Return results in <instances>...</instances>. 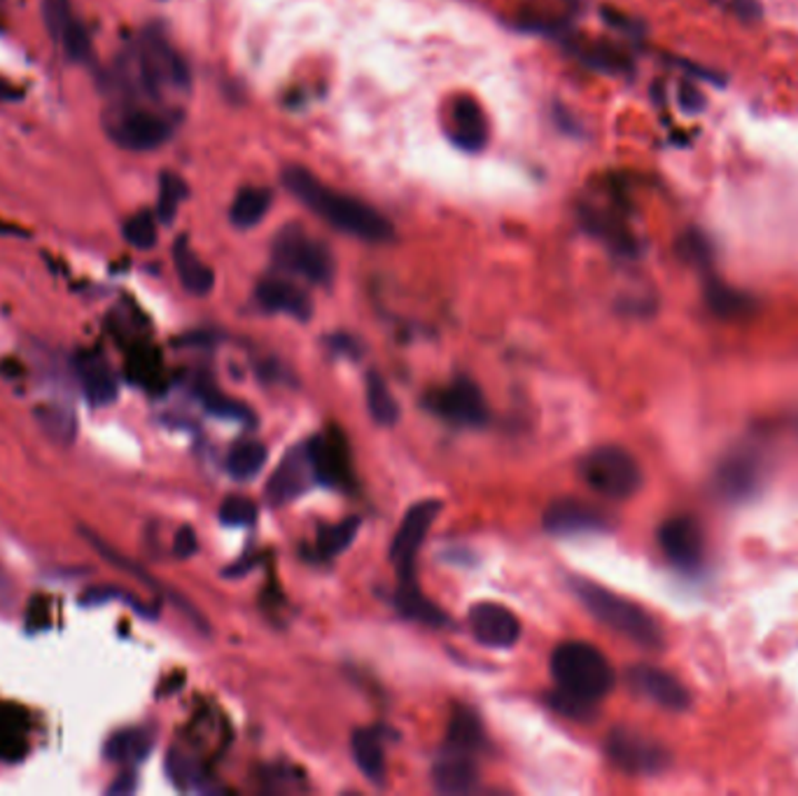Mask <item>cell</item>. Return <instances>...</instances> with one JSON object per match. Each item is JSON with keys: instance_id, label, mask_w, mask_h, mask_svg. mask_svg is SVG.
I'll use <instances>...</instances> for the list:
<instances>
[{"instance_id": "obj_39", "label": "cell", "mask_w": 798, "mask_h": 796, "mask_svg": "<svg viewBox=\"0 0 798 796\" xmlns=\"http://www.w3.org/2000/svg\"><path fill=\"white\" fill-rule=\"evenodd\" d=\"M201 400H203L208 411H213L218 416H225V418H250V411L243 405L229 400V397L220 395L216 388H206L201 392Z\"/></svg>"}, {"instance_id": "obj_3", "label": "cell", "mask_w": 798, "mask_h": 796, "mask_svg": "<svg viewBox=\"0 0 798 796\" xmlns=\"http://www.w3.org/2000/svg\"><path fill=\"white\" fill-rule=\"evenodd\" d=\"M551 675L558 689L598 704L615 687V670L591 643L570 640L551 654Z\"/></svg>"}, {"instance_id": "obj_2", "label": "cell", "mask_w": 798, "mask_h": 796, "mask_svg": "<svg viewBox=\"0 0 798 796\" xmlns=\"http://www.w3.org/2000/svg\"><path fill=\"white\" fill-rule=\"evenodd\" d=\"M570 584L575 596L581 600L586 610H589L600 624L612 628L615 634L645 649H659L664 645V630L659 621H656L638 603L609 591L586 577H572Z\"/></svg>"}, {"instance_id": "obj_5", "label": "cell", "mask_w": 798, "mask_h": 796, "mask_svg": "<svg viewBox=\"0 0 798 796\" xmlns=\"http://www.w3.org/2000/svg\"><path fill=\"white\" fill-rule=\"evenodd\" d=\"M579 475L586 486L609 500H628L642 486L638 460L615 444H605L586 454L579 462Z\"/></svg>"}, {"instance_id": "obj_17", "label": "cell", "mask_w": 798, "mask_h": 796, "mask_svg": "<svg viewBox=\"0 0 798 796\" xmlns=\"http://www.w3.org/2000/svg\"><path fill=\"white\" fill-rule=\"evenodd\" d=\"M435 787L443 794H465L475 789L479 780V768L475 755L462 753L458 747L443 745L432 768Z\"/></svg>"}, {"instance_id": "obj_12", "label": "cell", "mask_w": 798, "mask_h": 796, "mask_svg": "<svg viewBox=\"0 0 798 796\" xmlns=\"http://www.w3.org/2000/svg\"><path fill=\"white\" fill-rule=\"evenodd\" d=\"M659 545L670 564L685 573H694L706 558V533L691 517H672L659 528Z\"/></svg>"}, {"instance_id": "obj_34", "label": "cell", "mask_w": 798, "mask_h": 796, "mask_svg": "<svg viewBox=\"0 0 798 796\" xmlns=\"http://www.w3.org/2000/svg\"><path fill=\"white\" fill-rule=\"evenodd\" d=\"M124 239L138 248V250H150L157 243V220L148 210H140V213L131 216L124 225Z\"/></svg>"}, {"instance_id": "obj_25", "label": "cell", "mask_w": 798, "mask_h": 796, "mask_svg": "<svg viewBox=\"0 0 798 796\" xmlns=\"http://www.w3.org/2000/svg\"><path fill=\"white\" fill-rule=\"evenodd\" d=\"M154 745V736L148 729H122L108 738L106 743V759L114 764H140Z\"/></svg>"}, {"instance_id": "obj_32", "label": "cell", "mask_w": 798, "mask_h": 796, "mask_svg": "<svg viewBox=\"0 0 798 796\" xmlns=\"http://www.w3.org/2000/svg\"><path fill=\"white\" fill-rule=\"evenodd\" d=\"M40 418V426L54 441H70L76 437V414L61 407H42L36 414Z\"/></svg>"}, {"instance_id": "obj_11", "label": "cell", "mask_w": 798, "mask_h": 796, "mask_svg": "<svg viewBox=\"0 0 798 796\" xmlns=\"http://www.w3.org/2000/svg\"><path fill=\"white\" fill-rule=\"evenodd\" d=\"M42 21L50 38L61 47V52L76 63L91 59V40L87 29L73 12L70 0H40Z\"/></svg>"}, {"instance_id": "obj_35", "label": "cell", "mask_w": 798, "mask_h": 796, "mask_svg": "<svg viewBox=\"0 0 798 796\" xmlns=\"http://www.w3.org/2000/svg\"><path fill=\"white\" fill-rule=\"evenodd\" d=\"M167 770H169L171 780H173L178 787H182V789L194 787V785H199V783L203 780L201 766H199L192 757H187V755L180 753V750H171L169 762H167Z\"/></svg>"}, {"instance_id": "obj_23", "label": "cell", "mask_w": 798, "mask_h": 796, "mask_svg": "<svg viewBox=\"0 0 798 796\" xmlns=\"http://www.w3.org/2000/svg\"><path fill=\"white\" fill-rule=\"evenodd\" d=\"M353 757L358 768L367 776L369 783H386V750L383 736L377 729H360L353 736Z\"/></svg>"}, {"instance_id": "obj_9", "label": "cell", "mask_w": 798, "mask_h": 796, "mask_svg": "<svg viewBox=\"0 0 798 796\" xmlns=\"http://www.w3.org/2000/svg\"><path fill=\"white\" fill-rule=\"evenodd\" d=\"M607 755L626 774L649 776L659 774L668 764V753L661 743L632 729H615L607 738Z\"/></svg>"}, {"instance_id": "obj_4", "label": "cell", "mask_w": 798, "mask_h": 796, "mask_svg": "<svg viewBox=\"0 0 798 796\" xmlns=\"http://www.w3.org/2000/svg\"><path fill=\"white\" fill-rule=\"evenodd\" d=\"M120 78L143 89L152 99H159L163 89L190 87V73H187L184 61L157 31H146L140 36L129 59V68Z\"/></svg>"}, {"instance_id": "obj_26", "label": "cell", "mask_w": 798, "mask_h": 796, "mask_svg": "<svg viewBox=\"0 0 798 796\" xmlns=\"http://www.w3.org/2000/svg\"><path fill=\"white\" fill-rule=\"evenodd\" d=\"M271 208V192L265 187H243L229 206V220L239 229H252L265 220Z\"/></svg>"}, {"instance_id": "obj_36", "label": "cell", "mask_w": 798, "mask_h": 796, "mask_svg": "<svg viewBox=\"0 0 798 796\" xmlns=\"http://www.w3.org/2000/svg\"><path fill=\"white\" fill-rule=\"evenodd\" d=\"M549 704H551V708H556L560 715H566V717H570V719H579V722H589V719H593L596 713H598V710H596L598 704H593V700H583V698L572 696V694L562 691V689H558V691H553V694L549 696Z\"/></svg>"}, {"instance_id": "obj_15", "label": "cell", "mask_w": 798, "mask_h": 796, "mask_svg": "<svg viewBox=\"0 0 798 796\" xmlns=\"http://www.w3.org/2000/svg\"><path fill=\"white\" fill-rule=\"evenodd\" d=\"M469 626L481 645L496 649L516 645L521 636L519 619L500 603H477L469 610Z\"/></svg>"}, {"instance_id": "obj_33", "label": "cell", "mask_w": 798, "mask_h": 796, "mask_svg": "<svg viewBox=\"0 0 798 796\" xmlns=\"http://www.w3.org/2000/svg\"><path fill=\"white\" fill-rule=\"evenodd\" d=\"M710 307L715 314L724 316V318H736V316H745L749 309H752V299L747 295L724 288V286H712L708 292Z\"/></svg>"}, {"instance_id": "obj_8", "label": "cell", "mask_w": 798, "mask_h": 796, "mask_svg": "<svg viewBox=\"0 0 798 796\" xmlns=\"http://www.w3.org/2000/svg\"><path fill=\"white\" fill-rule=\"evenodd\" d=\"M426 407L446 424L460 428H481L490 418L483 392L467 377H456L449 386L432 390L426 397Z\"/></svg>"}, {"instance_id": "obj_19", "label": "cell", "mask_w": 798, "mask_h": 796, "mask_svg": "<svg viewBox=\"0 0 798 796\" xmlns=\"http://www.w3.org/2000/svg\"><path fill=\"white\" fill-rule=\"evenodd\" d=\"M449 131L453 143L465 152H479L488 143V120L472 97H458L451 106Z\"/></svg>"}, {"instance_id": "obj_16", "label": "cell", "mask_w": 798, "mask_h": 796, "mask_svg": "<svg viewBox=\"0 0 798 796\" xmlns=\"http://www.w3.org/2000/svg\"><path fill=\"white\" fill-rule=\"evenodd\" d=\"M607 526V517L593 505H586L575 498L553 500L545 511V528L551 535H577L602 530Z\"/></svg>"}, {"instance_id": "obj_21", "label": "cell", "mask_w": 798, "mask_h": 796, "mask_svg": "<svg viewBox=\"0 0 798 796\" xmlns=\"http://www.w3.org/2000/svg\"><path fill=\"white\" fill-rule=\"evenodd\" d=\"M309 456L313 462L316 479L330 486H341L350 479L348 472V458H346V444L332 437H313L309 444Z\"/></svg>"}, {"instance_id": "obj_18", "label": "cell", "mask_w": 798, "mask_h": 796, "mask_svg": "<svg viewBox=\"0 0 798 796\" xmlns=\"http://www.w3.org/2000/svg\"><path fill=\"white\" fill-rule=\"evenodd\" d=\"M255 297L260 301V307L271 314H286L301 322L311 320L313 314L311 297L286 278H265L262 283L257 286Z\"/></svg>"}, {"instance_id": "obj_22", "label": "cell", "mask_w": 798, "mask_h": 796, "mask_svg": "<svg viewBox=\"0 0 798 796\" xmlns=\"http://www.w3.org/2000/svg\"><path fill=\"white\" fill-rule=\"evenodd\" d=\"M173 265H176L182 288L190 295L203 297L213 290L216 273L199 260V255L192 250L190 241H187L184 237H180L173 246Z\"/></svg>"}, {"instance_id": "obj_28", "label": "cell", "mask_w": 798, "mask_h": 796, "mask_svg": "<svg viewBox=\"0 0 798 796\" xmlns=\"http://www.w3.org/2000/svg\"><path fill=\"white\" fill-rule=\"evenodd\" d=\"M265 462H267V447H265V444L252 441V439H243L229 451L227 470H229V475L233 479L248 481L255 475H260Z\"/></svg>"}, {"instance_id": "obj_20", "label": "cell", "mask_w": 798, "mask_h": 796, "mask_svg": "<svg viewBox=\"0 0 798 796\" xmlns=\"http://www.w3.org/2000/svg\"><path fill=\"white\" fill-rule=\"evenodd\" d=\"M76 371H78V379H80L82 392H84L89 405L108 407L110 402L117 400V388L120 386H117L114 374L101 354H93V350L78 354Z\"/></svg>"}, {"instance_id": "obj_6", "label": "cell", "mask_w": 798, "mask_h": 796, "mask_svg": "<svg viewBox=\"0 0 798 796\" xmlns=\"http://www.w3.org/2000/svg\"><path fill=\"white\" fill-rule=\"evenodd\" d=\"M273 262L278 269L295 273L313 286H330L335 278V257L322 241L301 227H286L273 239Z\"/></svg>"}, {"instance_id": "obj_10", "label": "cell", "mask_w": 798, "mask_h": 796, "mask_svg": "<svg viewBox=\"0 0 798 796\" xmlns=\"http://www.w3.org/2000/svg\"><path fill=\"white\" fill-rule=\"evenodd\" d=\"M439 511H441V503H437V500H422L407 511V517H405L402 526H399L395 540H392V547H390V558L397 566L399 579L413 577L416 556H418L422 543H426L432 524L437 521Z\"/></svg>"}, {"instance_id": "obj_37", "label": "cell", "mask_w": 798, "mask_h": 796, "mask_svg": "<svg viewBox=\"0 0 798 796\" xmlns=\"http://www.w3.org/2000/svg\"><path fill=\"white\" fill-rule=\"evenodd\" d=\"M257 519V505L243 496H229L220 507V521L225 526H250Z\"/></svg>"}, {"instance_id": "obj_14", "label": "cell", "mask_w": 798, "mask_h": 796, "mask_svg": "<svg viewBox=\"0 0 798 796\" xmlns=\"http://www.w3.org/2000/svg\"><path fill=\"white\" fill-rule=\"evenodd\" d=\"M628 683L640 696L649 698L664 710L682 713L691 704L689 689L677 680L675 675L656 668V666H636L628 670Z\"/></svg>"}, {"instance_id": "obj_43", "label": "cell", "mask_w": 798, "mask_h": 796, "mask_svg": "<svg viewBox=\"0 0 798 796\" xmlns=\"http://www.w3.org/2000/svg\"><path fill=\"white\" fill-rule=\"evenodd\" d=\"M133 789H136V776L127 770V774H122L120 778H117L114 785H110L108 794H131Z\"/></svg>"}, {"instance_id": "obj_24", "label": "cell", "mask_w": 798, "mask_h": 796, "mask_svg": "<svg viewBox=\"0 0 798 796\" xmlns=\"http://www.w3.org/2000/svg\"><path fill=\"white\" fill-rule=\"evenodd\" d=\"M395 603L397 610L402 613L407 619L428 624V626H443L449 624V617H446L435 603H430L426 596L420 594V589L416 587V579H399V589L395 594Z\"/></svg>"}, {"instance_id": "obj_27", "label": "cell", "mask_w": 798, "mask_h": 796, "mask_svg": "<svg viewBox=\"0 0 798 796\" xmlns=\"http://www.w3.org/2000/svg\"><path fill=\"white\" fill-rule=\"evenodd\" d=\"M446 745L458 747L462 753L475 755L481 753L486 747V734L479 717L467 710V708H456L451 724H449V736H446Z\"/></svg>"}, {"instance_id": "obj_41", "label": "cell", "mask_w": 798, "mask_h": 796, "mask_svg": "<svg viewBox=\"0 0 798 796\" xmlns=\"http://www.w3.org/2000/svg\"><path fill=\"white\" fill-rule=\"evenodd\" d=\"M197 533L190 528V526H184V528H180L178 530V535H176V545H173V549H176V554L180 556V558H187V556H192L194 551H197Z\"/></svg>"}, {"instance_id": "obj_38", "label": "cell", "mask_w": 798, "mask_h": 796, "mask_svg": "<svg viewBox=\"0 0 798 796\" xmlns=\"http://www.w3.org/2000/svg\"><path fill=\"white\" fill-rule=\"evenodd\" d=\"M740 462H731L729 467H724L721 475V484L724 490H738V494H747V488L752 486L757 479V472L752 470V460L747 458H738Z\"/></svg>"}, {"instance_id": "obj_1", "label": "cell", "mask_w": 798, "mask_h": 796, "mask_svg": "<svg viewBox=\"0 0 798 796\" xmlns=\"http://www.w3.org/2000/svg\"><path fill=\"white\" fill-rule=\"evenodd\" d=\"M283 185L313 216L332 229L348 233V237L369 243H388L395 239L392 222L377 208L358 197L337 192L335 187L318 180L309 169L288 167L283 171Z\"/></svg>"}, {"instance_id": "obj_13", "label": "cell", "mask_w": 798, "mask_h": 796, "mask_svg": "<svg viewBox=\"0 0 798 796\" xmlns=\"http://www.w3.org/2000/svg\"><path fill=\"white\" fill-rule=\"evenodd\" d=\"M313 481H316V472L309 456V447L307 444H301V447L290 449L276 467V472L267 484V498L276 507L292 503L303 494V490L311 488Z\"/></svg>"}, {"instance_id": "obj_30", "label": "cell", "mask_w": 798, "mask_h": 796, "mask_svg": "<svg viewBox=\"0 0 798 796\" xmlns=\"http://www.w3.org/2000/svg\"><path fill=\"white\" fill-rule=\"evenodd\" d=\"M187 199V185L178 173H161L159 178V199H157V218L161 225H171L178 216L180 203Z\"/></svg>"}, {"instance_id": "obj_31", "label": "cell", "mask_w": 798, "mask_h": 796, "mask_svg": "<svg viewBox=\"0 0 798 796\" xmlns=\"http://www.w3.org/2000/svg\"><path fill=\"white\" fill-rule=\"evenodd\" d=\"M360 526H362V521L358 517H350V519H343V521H339L335 526L320 528L318 551L322 556H337V554L346 551L350 545H353Z\"/></svg>"}, {"instance_id": "obj_7", "label": "cell", "mask_w": 798, "mask_h": 796, "mask_svg": "<svg viewBox=\"0 0 798 796\" xmlns=\"http://www.w3.org/2000/svg\"><path fill=\"white\" fill-rule=\"evenodd\" d=\"M106 131L114 146L129 152H150L173 136V122L150 108L124 103L106 117Z\"/></svg>"}, {"instance_id": "obj_42", "label": "cell", "mask_w": 798, "mask_h": 796, "mask_svg": "<svg viewBox=\"0 0 798 796\" xmlns=\"http://www.w3.org/2000/svg\"><path fill=\"white\" fill-rule=\"evenodd\" d=\"M682 106L689 110V112H696L700 110L702 106H706V101H702L700 93L691 87H682Z\"/></svg>"}, {"instance_id": "obj_29", "label": "cell", "mask_w": 798, "mask_h": 796, "mask_svg": "<svg viewBox=\"0 0 798 796\" xmlns=\"http://www.w3.org/2000/svg\"><path fill=\"white\" fill-rule=\"evenodd\" d=\"M367 407L371 418L377 420L379 426H395L399 418V407L395 397L386 384V379L377 371L367 374Z\"/></svg>"}, {"instance_id": "obj_40", "label": "cell", "mask_w": 798, "mask_h": 796, "mask_svg": "<svg viewBox=\"0 0 798 796\" xmlns=\"http://www.w3.org/2000/svg\"><path fill=\"white\" fill-rule=\"evenodd\" d=\"M679 250L685 252V257L689 262H706L708 260V243L698 233H687V239L679 246Z\"/></svg>"}]
</instances>
